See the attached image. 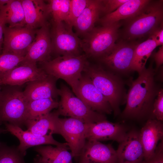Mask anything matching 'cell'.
<instances>
[{"label": "cell", "instance_id": "cell-9", "mask_svg": "<svg viewBox=\"0 0 163 163\" xmlns=\"http://www.w3.org/2000/svg\"><path fill=\"white\" fill-rule=\"evenodd\" d=\"M138 43L134 41H120L107 54L98 59L116 74L128 73L132 71L134 52Z\"/></svg>", "mask_w": 163, "mask_h": 163}, {"label": "cell", "instance_id": "cell-38", "mask_svg": "<svg viewBox=\"0 0 163 163\" xmlns=\"http://www.w3.org/2000/svg\"><path fill=\"white\" fill-rule=\"evenodd\" d=\"M153 57L156 64L155 69L156 72L163 64V45L161 46L157 52L154 54Z\"/></svg>", "mask_w": 163, "mask_h": 163}, {"label": "cell", "instance_id": "cell-16", "mask_svg": "<svg viewBox=\"0 0 163 163\" xmlns=\"http://www.w3.org/2000/svg\"><path fill=\"white\" fill-rule=\"evenodd\" d=\"M119 144L116 150L118 163H142L144 153L139 133L128 132Z\"/></svg>", "mask_w": 163, "mask_h": 163}, {"label": "cell", "instance_id": "cell-21", "mask_svg": "<svg viewBox=\"0 0 163 163\" xmlns=\"http://www.w3.org/2000/svg\"><path fill=\"white\" fill-rule=\"evenodd\" d=\"M21 1L24 11L26 27L36 30L48 23L47 19L50 14L48 5L44 1L21 0Z\"/></svg>", "mask_w": 163, "mask_h": 163}, {"label": "cell", "instance_id": "cell-27", "mask_svg": "<svg viewBox=\"0 0 163 163\" xmlns=\"http://www.w3.org/2000/svg\"><path fill=\"white\" fill-rule=\"evenodd\" d=\"M59 104V102L53 98L38 99L28 102L27 121L36 119L50 113L53 109L58 108Z\"/></svg>", "mask_w": 163, "mask_h": 163}, {"label": "cell", "instance_id": "cell-30", "mask_svg": "<svg viewBox=\"0 0 163 163\" xmlns=\"http://www.w3.org/2000/svg\"><path fill=\"white\" fill-rule=\"evenodd\" d=\"M25 155L17 147L0 143V163H26L24 159Z\"/></svg>", "mask_w": 163, "mask_h": 163}, {"label": "cell", "instance_id": "cell-12", "mask_svg": "<svg viewBox=\"0 0 163 163\" xmlns=\"http://www.w3.org/2000/svg\"><path fill=\"white\" fill-rule=\"evenodd\" d=\"M61 133L67 142L72 157L80 156L86 142L85 123L69 117L59 118Z\"/></svg>", "mask_w": 163, "mask_h": 163}, {"label": "cell", "instance_id": "cell-8", "mask_svg": "<svg viewBox=\"0 0 163 163\" xmlns=\"http://www.w3.org/2000/svg\"><path fill=\"white\" fill-rule=\"evenodd\" d=\"M52 23L50 34L52 53L58 56L80 55L81 40L73 32L72 27L64 21Z\"/></svg>", "mask_w": 163, "mask_h": 163}, {"label": "cell", "instance_id": "cell-2", "mask_svg": "<svg viewBox=\"0 0 163 163\" xmlns=\"http://www.w3.org/2000/svg\"><path fill=\"white\" fill-rule=\"evenodd\" d=\"M122 34L123 40L135 39L150 35L156 29L163 25V1L151 0L133 16L124 20Z\"/></svg>", "mask_w": 163, "mask_h": 163}, {"label": "cell", "instance_id": "cell-6", "mask_svg": "<svg viewBox=\"0 0 163 163\" xmlns=\"http://www.w3.org/2000/svg\"><path fill=\"white\" fill-rule=\"evenodd\" d=\"M2 86L0 91V122L7 121L21 127L27 120L28 102L18 86Z\"/></svg>", "mask_w": 163, "mask_h": 163}, {"label": "cell", "instance_id": "cell-32", "mask_svg": "<svg viewBox=\"0 0 163 163\" xmlns=\"http://www.w3.org/2000/svg\"><path fill=\"white\" fill-rule=\"evenodd\" d=\"M90 0H70L69 15L66 22L73 27L76 21L82 13Z\"/></svg>", "mask_w": 163, "mask_h": 163}, {"label": "cell", "instance_id": "cell-24", "mask_svg": "<svg viewBox=\"0 0 163 163\" xmlns=\"http://www.w3.org/2000/svg\"><path fill=\"white\" fill-rule=\"evenodd\" d=\"M150 1L128 0L115 11L101 18L98 21L103 25L128 19L137 14Z\"/></svg>", "mask_w": 163, "mask_h": 163}, {"label": "cell", "instance_id": "cell-3", "mask_svg": "<svg viewBox=\"0 0 163 163\" xmlns=\"http://www.w3.org/2000/svg\"><path fill=\"white\" fill-rule=\"evenodd\" d=\"M83 72L110 104L114 115L120 112V105L126 101L123 82L118 75L102 67L88 63Z\"/></svg>", "mask_w": 163, "mask_h": 163}, {"label": "cell", "instance_id": "cell-26", "mask_svg": "<svg viewBox=\"0 0 163 163\" xmlns=\"http://www.w3.org/2000/svg\"><path fill=\"white\" fill-rule=\"evenodd\" d=\"M157 46L155 40L149 37L145 41L139 43L134 50L131 71L139 73L145 68L148 59Z\"/></svg>", "mask_w": 163, "mask_h": 163}, {"label": "cell", "instance_id": "cell-31", "mask_svg": "<svg viewBox=\"0 0 163 163\" xmlns=\"http://www.w3.org/2000/svg\"><path fill=\"white\" fill-rule=\"evenodd\" d=\"M24 56L9 53H2L0 55V78L20 64Z\"/></svg>", "mask_w": 163, "mask_h": 163}, {"label": "cell", "instance_id": "cell-25", "mask_svg": "<svg viewBox=\"0 0 163 163\" xmlns=\"http://www.w3.org/2000/svg\"><path fill=\"white\" fill-rule=\"evenodd\" d=\"M68 148L51 145L40 146L34 148L42 163H72L71 154Z\"/></svg>", "mask_w": 163, "mask_h": 163}, {"label": "cell", "instance_id": "cell-37", "mask_svg": "<svg viewBox=\"0 0 163 163\" xmlns=\"http://www.w3.org/2000/svg\"><path fill=\"white\" fill-rule=\"evenodd\" d=\"M149 37L155 40L158 46L163 45V25L155 30Z\"/></svg>", "mask_w": 163, "mask_h": 163}, {"label": "cell", "instance_id": "cell-18", "mask_svg": "<svg viewBox=\"0 0 163 163\" xmlns=\"http://www.w3.org/2000/svg\"><path fill=\"white\" fill-rule=\"evenodd\" d=\"M6 130L16 137L20 144L17 147L21 153L26 155V150L32 147L42 145H53L56 146L68 148L67 142H59L53 138L52 135L40 136L28 131H24L20 127L9 123L5 124Z\"/></svg>", "mask_w": 163, "mask_h": 163}, {"label": "cell", "instance_id": "cell-19", "mask_svg": "<svg viewBox=\"0 0 163 163\" xmlns=\"http://www.w3.org/2000/svg\"><path fill=\"white\" fill-rule=\"evenodd\" d=\"M139 133L144 151V161H147L154 155L159 141L163 140V123L155 119H149Z\"/></svg>", "mask_w": 163, "mask_h": 163}, {"label": "cell", "instance_id": "cell-15", "mask_svg": "<svg viewBox=\"0 0 163 163\" xmlns=\"http://www.w3.org/2000/svg\"><path fill=\"white\" fill-rule=\"evenodd\" d=\"M36 64H21L0 78V85L20 86L46 77L48 75Z\"/></svg>", "mask_w": 163, "mask_h": 163}, {"label": "cell", "instance_id": "cell-34", "mask_svg": "<svg viewBox=\"0 0 163 163\" xmlns=\"http://www.w3.org/2000/svg\"><path fill=\"white\" fill-rule=\"evenodd\" d=\"M128 0H102L101 14L104 16L112 13Z\"/></svg>", "mask_w": 163, "mask_h": 163}, {"label": "cell", "instance_id": "cell-13", "mask_svg": "<svg viewBox=\"0 0 163 163\" xmlns=\"http://www.w3.org/2000/svg\"><path fill=\"white\" fill-rule=\"evenodd\" d=\"M52 53L50 30L48 23L36 30L35 38L21 63L47 61L50 60Z\"/></svg>", "mask_w": 163, "mask_h": 163}, {"label": "cell", "instance_id": "cell-1", "mask_svg": "<svg viewBox=\"0 0 163 163\" xmlns=\"http://www.w3.org/2000/svg\"><path fill=\"white\" fill-rule=\"evenodd\" d=\"M155 72L152 62L132 81L126 94V105L122 113L123 118L141 120L153 116V104L160 90L155 80Z\"/></svg>", "mask_w": 163, "mask_h": 163}, {"label": "cell", "instance_id": "cell-22", "mask_svg": "<svg viewBox=\"0 0 163 163\" xmlns=\"http://www.w3.org/2000/svg\"><path fill=\"white\" fill-rule=\"evenodd\" d=\"M102 0H90L73 27L77 35L85 36L94 27L101 14Z\"/></svg>", "mask_w": 163, "mask_h": 163}, {"label": "cell", "instance_id": "cell-7", "mask_svg": "<svg viewBox=\"0 0 163 163\" xmlns=\"http://www.w3.org/2000/svg\"><path fill=\"white\" fill-rule=\"evenodd\" d=\"M58 94L60 100L57 110L59 115L77 119L84 123H97L106 120L104 114L91 109L75 96L66 85L61 84Z\"/></svg>", "mask_w": 163, "mask_h": 163}, {"label": "cell", "instance_id": "cell-36", "mask_svg": "<svg viewBox=\"0 0 163 163\" xmlns=\"http://www.w3.org/2000/svg\"><path fill=\"white\" fill-rule=\"evenodd\" d=\"M6 5L0 9V54L2 51L4 30L6 24Z\"/></svg>", "mask_w": 163, "mask_h": 163}, {"label": "cell", "instance_id": "cell-29", "mask_svg": "<svg viewBox=\"0 0 163 163\" xmlns=\"http://www.w3.org/2000/svg\"><path fill=\"white\" fill-rule=\"evenodd\" d=\"M48 1L49 12L52 16V22H66L69 14L70 0H50Z\"/></svg>", "mask_w": 163, "mask_h": 163}, {"label": "cell", "instance_id": "cell-23", "mask_svg": "<svg viewBox=\"0 0 163 163\" xmlns=\"http://www.w3.org/2000/svg\"><path fill=\"white\" fill-rule=\"evenodd\" d=\"M59 114L57 110L50 112L36 119L27 120L25 125L27 131L40 136L49 134L60 135L59 123Z\"/></svg>", "mask_w": 163, "mask_h": 163}, {"label": "cell", "instance_id": "cell-5", "mask_svg": "<svg viewBox=\"0 0 163 163\" xmlns=\"http://www.w3.org/2000/svg\"><path fill=\"white\" fill-rule=\"evenodd\" d=\"M120 21L94 27L81 40V46L87 57L99 59L107 54L120 35Z\"/></svg>", "mask_w": 163, "mask_h": 163}, {"label": "cell", "instance_id": "cell-28", "mask_svg": "<svg viewBox=\"0 0 163 163\" xmlns=\"http://www.w3.org/2000/svg\"><path fill=\"white\" fill-rule=\"evenodd\" d=\"M6 24L10 27L25 26V14L21 0H11L6 5Z\"/></svg>", "mask_w": 163, "mask_h": 163}, {"label": "cell", "instance_id": "cell-17", "mask_svg": "<svg viewBox=\"0 0 163 163\" xmlns=\"http://www.w3.org/2000/svg\"><path fill=\"white\" fill-rule=\"evenodd\" d=\"M85 163H118L116 150L110 144L99 141H86L80 156Z\"/></svg>", "mask_w": 163, "mask_h": 163}, {"label": "cell", "instance_id": "cell-20", "mask_svg": "<svg viewBox=\"0 0 163 163\" xmlns=\"http://www.w3.org/2000/svg\"><path fill=\"white\" fill-rule=\"evenodd\" d=\"M57 79L48 75L45 78L27 83L23 93L27 102L53 98L59 95L56 82Z\"/></svg>", "mask_w": 163, "mask_h": 163}, {"label": "cell", "instance_id": "cell-41", "mask_svg": "<svg viewBox=\"0 0 163 163\" xmlns=\"http://www.w3.org/2000/svg\"><path fill=\"white\" fill-rule=\"evenodd\" d=\"M1 86L0 85V90H1Z\"/></svg>", "mask_w": 163, "mask_h": 163}, {"label": "cell", "instance_id": "cell-33", "mask_svg": "<svg viewBox=\"0 0 163 163\" xmlns=\"http://www.w3.org/2000/svg\"><path fill=\"white\" fill-rule=\"evenodd\" d=\"M153 114L155 119L163 120V90L160 89L153 104Z\"/></svg>", "mask_w": 163, "mask_h": 163}, {"label": "cell", "instance_id": "cell-39", "mask_svg": "<svg viewBox=\"0 0 163 163\" xmlns=\"http://www.w3.org/2000/svg\"><path fill=\"white\" fill-rule=\"evenodd\" d=\"M11 0H0V9L8 4Z\"/></svg>", "mask_w": 163, "mask_h": 163}, {"label": "cell", "instance_id": "cell-42", "mask_svg": "<svg viewBox=\"0 0 163 163\" xmlns=\"http://www.w3.org/2000/svg\"><path fill=\"white\" fill-rule=\"evenodd\" d=\"M2 130L0 129V133L2 132Z\"/></svg>", "mask_w": 163, "mask_h": 163}, {"label": "cell", "instance_id": "cell-35", "mask_svg": "<svg viewBox=\"0 0 163 163\" xmlns=\"http://www.w3.org/2000/svg\"><path fill=\"white\" fill-rule=\"evenodd\" d=\"M142 163H163V140L158 144L153 156Z\"/></svg>", "mask_w": 163, "mask_h": 163}, {"label": "cell", "instance_id": "cell-40", "mask_svg": "<svg viewBox=\"0 0 163 163\" xmlns=\"http://www.w3.org/2000/svg\"><path fill=\"white\" fill-rule=\"evenodd\" d=\"M33 163H42L39 160L37 156L34 158Z\"/></svg>", "mask_w": 163, "mask_h": 163}, {"label": "cell", "instance_id": "cell-14", "mask_svg": "<svg viewBox=\"0 0 163 163\" xmlns=\"http://www.w3.org/2000/svg\"><path fill=\"white\" fill-rule=\"evenodd\" d=\"M85 131L88 140H112L119 143L127 133L126 128L123 125L107 120L97 123H85Z\"/></svg>", "mask_w": 163, "mask_h": 163}, {"label": "cell", "instance_id": "cell-10", "mask_svg": "<svg viewBox=\"0 0 163 163\" xmlns=\"http://www.w3.org/2000/svg\"><path fill=\"white\" fill-rule=\"evenodd\" d=\"M36 31V30L25 26L14 27L5 26L4 30L2 53L24 56L35 38Z\"/></svg>", "mask_w": 163, "mask_h": 163}, {"label": "cell", "instance_id": "cell-43", "mask_svg": "<svg viewBox=\"0 0 163 163\" xmlns=\"http://www.w3.org/2000/svg\"><path fill=\"white\" fill-rule=\"evenodd\" d=\"M80 163H85L80 161Z\"/></svg>", "mask_w": 163, "mask_h": 163}, {"label": "cell", "instance_id": "cell-11", "mask_svg": "<svg viewBox=\"0 0 163 163\" xmlns=\"http://www.w3.org/2000/svg\"><path fill=\"white\" fill-rule=\"evenodd\" d=\"M73 93L95 111L103 114H110L113 111L106 98L85 74H82Z\"/></svg>", "mask_w": 163, "mask_h": 163}, {"label": "cell", "instance_id": "cell-4", "mask_svg": "<svg viewBox=\"0 0 163 163\" xmlns=\"http://www.w3.org/2000/svg\"><path fill=\"white\" fill-rule=\"evenodd\" d=\"M87 57L85 54L57 56L53 59L40 62V68L57 79L64 80L73 92L88 63Z\"/></svg>", "mask_w": 163, "mask_h": 163}]
</instances>
